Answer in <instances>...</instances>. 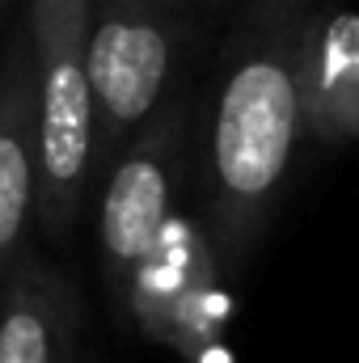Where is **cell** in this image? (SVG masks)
I'll return each mask as SVG.
<instances>
[{
  "instance_id": "cell-1",
  "label": "cell",
  "mask_w": 359,
  "mask_h": 363,
  "mask_svg": "<svg viewBox=\"0 0 359 363\" xmlns=\"http://www.w3.org/2000/svg\"><path fill=\"white\" fill-rule=\"evenodd\" d=\"M300 0H263L237 34L211 114L207 233L224 271H241L279 203L304 135L300 118Z\"/></svg>"
},
{
  "instance_id": "cell-2",
  "label": "cell",
  "mask_w": 359,
  "mask_h": 363,
  "mask_svg": "<svg viewBox=\"0 0 359 363\" xmlns=\"http://www.w3.org/2000/svg\"><path fill=\"white\" fill-rule=\"evenodd\" d=\"M89 4L30 0L34 64V131H38V203L34 220L47 237H68L93 174V93H89Z\"/></svg>"
},
{
  "instance_id": "cell-3",
  "label": "cell",
  "mask_w": 359,
  "mask_h": 363,
  "mask_svg": "<svg viewBox=\"0 0 359 363\" xmlns=\"http://www.w3.org/2000/svg\"><path fill=\"white\" fill-rule=\"evenodd\" d=\"M178 47L174 0H93L89 4V93L93 161L114 165L127 140L161 110Z\"/></svg>"
},
{
  "instance_id": "cell-4",
  "label": "cell",
  "mask_w": 359,
  "mask_h": 363,
  "mask_svg": "<svg viewBox=\"0 0 359 363\" xmlns=\"http://www.w3.org/2000/svg\"><path fill=\"white\" fill-rule=\"evenodd\" d=\"M220 258L211 233L186 216H170L144 262L136 267L123 313L140 325V334L165 342L190 363H224L220 338L228 325V291L220 283Z\"/></svg>"
},
{
  "instance_id": "cell-5",
  "label": "cell",
  "mask_w": 359,
  "mask_h": 363,
  "mask_svg": "<svg viewBox=\"0 0 359 363\" xmlns=\"http://www.w3.org/2000/svg\"><path fill=\"white\" fill-rule=\"evenodd\" d=\"M182 127H186L182 110H157L114 157L97 216V245H101V274L118 304L127 296L136 267L144 262V254L174 216Z\"/></svg>"
},
{
  "instance_id": "cell-6",
  "label": "cell",
  "mask_w": 359,
  "mask_h": 363,
  "mask_svg": "<svg viewBox=\"0 0 359 363\" xmlns=\"http://www.w3.org/2000/svg\"><path fill=\"white\" fill-rule=\"evenodd\" d=\"M300 118L304 135L326 148L359 140V13L351 9L304 17Z\"/></svg>"
},
{
  "instance_id": "cell-7",
  "label": "cell",
  "mask_w": 359,
  "mask_h": 363,
  "mask_svg": "<svg viewBox=\"0 0 359 363\" xmlns=\"http://www.w3.org/2000/svg\"><path fill=\"white\" fill-rule=\"evenodd\" d=\"M38 203V131H34V64L21 34L0 68V287L26 254Z\"/></svg>"
},
{
  "instance_id": "cell-8",
  "label": "cell",
  "mask_w": 359,
  "mask_h": 363,
  "mask_svg": "<svg viewBox=\"0 0 359 363\" xmlns=\"http://www.w3.org/2000/svg\"><path fill=\"white\" fill-rule=\"evenodd\" d=\"M77 287L47 258L21 254L0 287V363H72Z\"/></svg>"
}]
</instances>
